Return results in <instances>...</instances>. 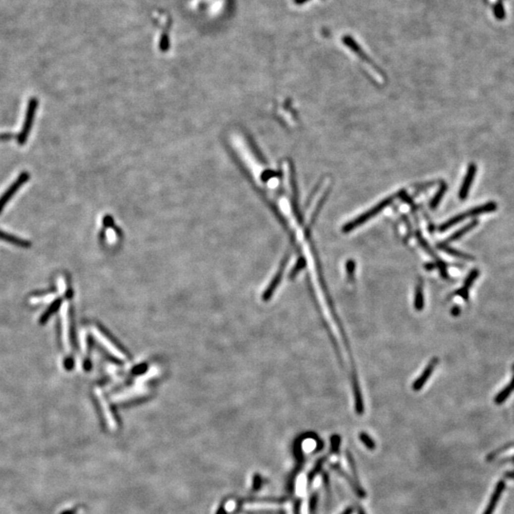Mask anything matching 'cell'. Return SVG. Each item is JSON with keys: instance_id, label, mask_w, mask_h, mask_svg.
<instances>
[{"instance_id": "cell-27", "label": "cell", "mask_w": 514, "mask_h": 514, "mask_svg": "<svg viewBox=\"0 0 514 514\" xmlns=\"http://www.w3.org/2000/svg\"><path fill=\"white\" fill-rule=\"evenodd\" d=\"M460 311H461V310H460V307H458V306H455V307H454V309L452 310V314H453L454 316H458V315H459V313H460Z\"/></svg>"}, {"instance_id": "cell-12", "label": "cell", "mask_w": 514, "mask_h": 514, "mask_svg": "<svg viewBox=\"0 0 514 514\" xmlns=\"http://www.w3.org/2000/svg\"><path fill=\"white\" fill-rule=\"evenodd\" d=\"M287 260H288V255H287V256L284 258V260L282 261V265H281V267H280L278 273L276 274L275 278H274L273 281L271 282V284H270L269 287L266 289L265 294H264V298H270V297L272 296V294L274 293L275 288H276L277 286L279 285V283H280V281H281V278H282V275H283V273H284V270H285V267H286V265H287Z\"/></svg>"}, {"instance_id": "cell-11", "label": "cell", "mask_w": 514, "mask_h": 514, "mask_svg": "<svg viewBox=\"0 0 514 514\" xmlns=\"http://www.w3.org/2000/svg\"><path fill=\"white\" fill-rule=\"evenodd\" d=\"M342 41L347 46V48L350 49L354 54H356L361 59L364 60L367 63H370V64H371V66L374 65V63H372V61L369 58V57L365 54V52L362 50V48L357 44V42L351 36H344L342 38Z\"/></svg>"}, {"instance_id": "cell-16", "label": "cell", "mask_w": 514, "mask_h": 514, "mask_svg": "<svg viewBox=\"0 0 514 514\" xmlns=\"http://www.w3.org/2000/svg\"><path fill=\"white\" fill-rule=\"evenodd\" d=\"M468 217H470L468 211L466 212V213H462V214H460V215H458V216H454L453 218H451L450 220L446 221L444 224H442V225L439 227V230H440V231H445V230L449 229L450 228L454 227L455 225H457L458 223L462 222L463 220H465V219L468 218Z\"/></svg>"}, {"instance_id": "cell-8", "label": "cell", "mask_w": 514, "mask_h": 514, "mask_svg": "<svg viewBox=\"0 0 514 514\" xmlns=\"http://www.w3.org/2000/svg\"><path fill=\"white\" fill-rule=\"evenodd\" d=\"M479 275H480V273H479V271L477 269L472 270V271L468 274V275L466 276V280H465V282H464L463 287H460V288L457 289V290H455L453 295H458V296H460V297H462V298L464 299L465 301H467V300H468V295H469V293H468L469 288H470L471 286L473 285V283L475 282V280L478 278Z\"/></svg>"}, {"instance_id": "cell-29", "label": "cell", "mask_w": 514, "mask_h": 514, "mask_svg": "<svg viewBox=\"0 0 514 514\" xmlns=\"http://www.w3.org/2000/svg\"><path fill=\"white\" fill-rule=\"evenodd\" d=\"M505 476H506L507 478L514 479V470H512V471H508V472H506Z\"/></svg>"}, {"instance_id": "cell-15", "label": "cell", "mask_w": 514, "mask_h": 514, "mask_svg": "<svg viewBox=\"0 0 514 514\" xmlns=\"http://www.w3.org/2000/svg\"><path fill=\"white\" fill-rule=\"evenodd\" d=\"M437 248H438L439 250H442V251H445V252L449 253L450 255H453V256H455V257H458V258H461V259H466V260H473V259H474L473 256H471V255H469V254H466V253H464V252H462V251H457V250H455V249H453V248H451V247L449 246V244H446V243H439V244L437 245Z\"/></svg>"}, {"instance_id": "cell-3", "label": "cell", "mask_w": 514, "mask_h": 514, "mask_svg": "<svg viewBox=\"0 0 514 514\" xmlns=\"http://www.w3.org/2000/svg\"><path fill=\"white\" fill-rule=\"evenodd\" d=\"M91 331H92V334L96 337V340L103 347H105L112 355L115 356L116 358L120 359V360L125 359V355L123 354V352H121L117 347L114 346V344L97 328L93 327V328H91Z\"/></svg>"}, {"instance_id": "cell-21", "label": "cell", "mask_w": 514, "mask_h": 514, "mask_svg": "<svg viewBox=\"0 0 514 514\" xmlns=\"http://www.w3.org/2000/svg\"><path fill=\"white\" fill-rule=\"evenodd\" d=\"M306 266H307V260H306V258L303 257V256H300L298 260H297V262L295 264V266L293 267L292 271H291L290 274H289V278H290V279H294V277H295L296 275H298L299 273H300L304 268H306Z\"/></svg>"}, {"instance_id": "cell-24", "label": "cell", "mask_w": 514, "mask_h": 514, "mask_svg": "<svg viewBox=\"0 0 514 514\" xmlns=\"http://www.w3.org/2000/svg\"><path fill=\"white\" fill-rule=\"evenodd\" d=\"M360 439L361 441L364 443L366 445V447L370 450H373L375 448V443L374 441H372L371 437L367 434V433H364V432H361L360 433Z\"/></svg>"}, {"instance_id": "cell-4", "label": "cell", "mask_w": 514, "mask_h": 514, "mask_svg": "<svg viewBox=\"0 0 514 514\" xmlns=\"http://www.w3.org/2000/svg\"><path fill=\"white\" fill-rule=\"evenodd\" d=\"M29 179V174L27 172H23L19 175L17 180L12 184V186L4 192V194L0 198V213L2 212L5 205L8 203V201L12 197V195L19 190V188L24 184L27 180Z\"/></svg>"}, {"instance_id": "cell-31", "label": "cell", "mask_w": 514, "mask_h": 514, "mask_svg": "<svg viewBox=\"0 0 514 514\" xmlns=\"http://www.w3.org/2000/svg\"><path fill=\"white\" fill-rule=\"evenodd\" d=\"M307 1H309V0H294L295 4H297V5H301V4H303V3H306Z\"/></svg>"}, {"instance_id": "cell-6", "label": "cell", "mask_w": 514, "mask_h": 514, "mask_svg": "<svg viewBox=\"0 0 514 514\" xmlns=\"http://www.w3.org/2000/svg\"><path fill=\"white\" fill-rule=\"evenodd\" d=\"M36 106H37V102H36V99H32L30 101L28 111H27L24 126H23V129H22V132L20 133V137H19V142H20V144L25 143V141H26V139L28 137L29 132H30V130L32 128V124H33L35 113H36Z\"/></svg>"}, {"instance_id": "cell-5", "label": "cell", "mask_w": 514, "mask_h": 514, "mask_svg": "<svg viewBox=\"0 0 514 514\" xmlns=\"http://www.w3.org/2000/svg\"><path fill=\"white\" fill-rule=\"evenodd\" d=\"M476 171H477V167H476L475 163H470L469 166L467 168L466 176H465L464 181L462 183L461 189L459 191V198L461 200H464L467 197V194L469 192L470 187H471V185H472V183L474 181V178H475Z\"/></svg>"}, {"instance_id": "cell-10", "label": "cell", "mask_w": 514, "mask_h": 514, "mask_svg": "<svg viewBox=\"0 0 514 514\" xmlns=\"http://www.w3.org/2000/svg\"><path fill=\"white\" fill-rule=\"evenodd\" d=\"M96 395L97 396V398H98L99 403H100V406L102 407V411H103L104 417L106 419V421L108 422L109 427L112 430L115 429L116 428V421H115V419L114 418V415H113V413H112V411H111V409L109 407L108 403L105 400L102 392L100 390H98V389H96Z\"/></svg>"}, {"instance_id": "cell-7", "label": "cell", "mask_w": 514, "mask_h": 514, "mask_svg": "<svg viewBox=\"0 0 514 514\" xmlns=\"http://www.w3.org/2000/svg\"><path fill=\"white\" fill-rule=\"evenodd\" d=\"M438 362H439V360H438V358H436V357L431 359V362L429 363V365L425 368V370L421 373V375L413 383V385H412V390L413 391L418 392L425 386V384L428 382V380L430 379L432 372L435 370L436 366L438 365Z\"/></svg>"}, {"instance_id": "cell-14", "label": "cell", "mask_w": 514, "mask_h": 514, "mask_svg": "<svg viewBox=\"0 0 514 514\" xmlns=\"http://www.w3.org/2000/svg\"><path fill=\"white\" fill-rule=\"evenodd\" d=\"M478 220H472L470 223H468L466 226H464L463 228H461L460 229H458L457 231H455L454 234H452L447 241H445L444 243L446 244H449L450 242H455L456 240L461 238L462 236H464L466 233H467L469 230L473 229L474 228L476 227L478 225Z\"/></svg>"}, {"instance_id": "cell-22", "label": "cell", "mask_w": 514, "mask_h": 514, "mask_svg": "<svg viewBox=\"0 0 514 514\" xmlns=\"http://www.w3.org/2000/svg\"><path fill=\"white\" fill-rule=\"evenodd\" d=\"M0 238H1V239L6 240V241H8V242L13 243V244L19 245V246H27V245H29L28 242H25L23 240L19 239V238H17V237H14V236L10 235V234L4 233V232L1 231V230H0Z\"/></svg>"}, {"instance_id": "cell-28", "label": "cell", "mask_w": 514, "mask_h": 514, "mask_svg": "<svg viewBox=\"0 0 514 514\" xmlns=\"http://www.w3.org/2000/svg\"><path fill=\"white\" fill-rule=\"evenodd\" d=\"M435 267H436V265L434 263L427 264V265L425 266V268L427 269V271H432Z\"/></svg>"}, {"instance_id": "cell-30", "label": "cell", "mask_w": 514, "mask_h": 514, "mask_svg": "<svg viewBox=\"0 0 514 514\" xmlns=\"http://www.w3.org/2000/svg\"><path fill=\"white\" fill-rule=\"evenodd\" d=\"M353 514V509L351 508H347V510L343 513L342 514Z\"/></svg>"}, {"instance_id": "cell-18", "label": "cell", "mask_w": 514, "mask_h": 514, "mask_svg": "<svg viewBox=\"0 0 514 514\" xmlns=\"http://www.w3.org/2000/svg\"><path fill=\"white\" fill-rule=\"evenodd\" d=\"M57 296L58 295L57 293H49V294L42 295V296H34V297L30 298V303L33 305L50 304V303H53L55 300H57Z\"/></svg>"}, {"instance_id": "cell-17", "label": "cell", "mask_w": 514, "mask_h": 514, "mask_svg": "<svg viewBox=\"0 0 514 514\" xmlns=\"http://www.w3.org/2000/svg\"><path fill=\"white\" fill-rule=\"evenodd\" d=\"M329 193H330V191H329V190H327V191H325V193H324L323 196L321 197L320 201H319V202H318V204H317V206H316V208H315V211H314V213H313V214H312V216H311V222H310V226L308 227V228H307V230H306V234H307V236H309V235H310V233H311V226H312V225H313V224H314V222H315V220H316L317 216H318V215H319V212H320V210L322 209V207H323L324 203H325V201H326L327 197L329 196Z\"/></svg>"}, {"instance_id": "cell-19", "label": "cell", "mask_w": 514, "mask_h": 514, "mask_svg": "<svg viewBox=\"0 0 514 514\" xmlns=\"http://www.w3.org/2000/svg\"><path fill=\"white\" fill-rule=\"evenodd\" d=\"M414 308L417 311H421L424 309V294H423V285L419 283L415 289L414 296Z\"/></svg>"}, {"instance_id": "cell-2", "label": "cell", "mask_w": 514, "mask_h": 514, "mask_svg": "<svg viewBox=\"0 0 514 514\" xmlns=\"http://www.w3.org/2000/svg\"><path fill=\"white\" fill-rule=\"evenodd\" d=\"M60 318L62 328V343L67 353H71V338H70V317H69V303L65 301L60 307Z\"/></svg>"}, {"instance_id": "cell-26", "label": "cell", "mask_w": 514, "mask_h": 514, "mask_svg": "<svg viewBox=\"0 0 514 514\" xmlns=\"http://www.w3.org/2000/svg\"><path fill=\"white\" fill-rule=\"evenodd\" d=\"M346 270H347V277L349 279H352L353 275H354V271H355V262H354V260H352V259L347 260V264H346Z\"/></svg>"}, {"instance_id": "cell-1", "label": "cell", "mask_w": 514, "mask_h": 514, "mask_svg": "<svg viewBox=\"0 0 514 514\" xmlns=\"http://www.w3.org/2000/svg\"><path fill=\"white\" fill-rule=\"evenodd\" d=\"M400 193H401V192H399V193H395V194L392 195V196H390V197L385 198L384 200L380 201V202L377 204L376 206H374L373 208H371L370 211L364 213L363 215L359 216L357 218H355V219H353L352 221H350V222L347 223L344 227L342 228V230H343L345 233H347V232H349L350 230H352V229H354V228H356L357 227H360V226L363 225L365 222L369 221V220L371 219L372 217H374V216H377L379 213H381L386 207H388L389 205H391V204L393 203L394 200H395L396 197L399 196Z\"/></svg>"}, {"instance_id": "cell-13", "label": "cell", "mask_w": 514, "mask_h": 514, "mask_svg": "<svg viewBox=\"0 0 514 514\" xmlns=\"http://www.w3.org/2000/svg\"><path fill=\"white\" fill-rule=\"evenodd\" d=\"M513 370H514L513 380L509 383L507 385V387L505 389H503L502 391L498 395H496L495 398H494V403L497 404V405H501L504 402H506V400L509 398V396L514 392V366H513Z\"/></svg>"}, {"instance_id": "cell-25", "label": "cell", "mask_w": 514, "mask_h": 514, "mask_svg": "<svg viewBox=\"0 0 514 514\" xmlns=\"http://www.w3.org/2000/svg\"><path fill=\"white\" fill-rule=\"evenodd\" d=\"M57 288H58V295L59 296H63L66 291H67V285H66V281L64 279L63 276H58L57 278Z\"/></svg>"}, {"instance_id": "cell-9", "label": "cell", "mask_w": 514, "mask_h": 514, "mask_svg": "<svg viewBox=\"0 0 514 514\" xmlns=\"http://www.w3.org/2000/svg\"><path fill=\"white\" fill-rule=\"evenodd\" d=\"M505 488H506L505 481L498 482L497 486L495 487V489L493 490V493H492V495L490 497V502L488 504V506H487V508H486V510H485V512H484L483 514H493V512L495 511V509L497 507V504L500 500V497H501V495H502V493L504 492V490H505Z\"/></svg>"}, {"instance_id": "cell-23", "label": "cell", "mask_w": 514, "mask_h": 514, "mask_svg": "<svg viewBox=\"0 0 514 514\" xmlns=\"http://www.w3.org/2000/svg\"><path fill=\"white\" fill-rule=\"evenodd\" d=\"M493 12H494V15L496 16L497 19L499 20H503L506 16V12H505V8H504V5H503L502 0H498L494 7H493Z\"/></svg>"}, {"instance_id": "cell-20", "label": "cell", "mask_w": 514, "mask_h": 514, "mask_svg": "<svg viewBox=\"0 0 514 514\" xmlns=\"http://www.w3.org/2000/svg\"><path fill=\"white\" fill-rule=\"evenodd\" d=\"M447 189H448V185L446 183H443L441 187H440V189L436 192L434 197L431 199V208L432 210L436 209L437 206L440 204L443 197H444V195H445V193H446V191H447Z\"/></svg>"}]
</instances>
